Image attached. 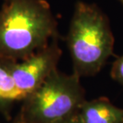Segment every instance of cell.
Listing matches in <instances>:
<instances>
[{"instance_id": "1", "label": "cell", "mask_w": 123, "mask_h": 123, "mask_svg": "<svg viewBox=\"0 0 123 123\" xmlns=\"http://www.w3.org/2000/svg\"><path fill=\"white\" fill-rule=\"evenodd\" d=\"M58 37L57 21L46 0H3L0 59L21 61Z\"/></svg>"}, {"instance_id": "2", "label": "cell", "mask_w": 123, "mask_h": 123, "mask_svg": "<svg viewBox=\"0 0 123 123\" xmlns=\"http://www.w3.org/2000/svg\"><path fill=\"white\" fill-rule=\"evenodd\" d=\"M66 43L78 77L93 76L113 55L114 37L110 20L94 3L78 1L75 4Z\"/></svg>"}, {"instance_id": "3", "label": "cell", "mask_w": 123, "mask_h": 123, "mask_svg": "<svg viewBox=\"0 0 123 123\" xmlns=\"http://www.w3.org/2000/svg\"><path fill=\"white\" fill-rule=\"evenodd\" d=\"M80 78L57 69L22 101L17 117L24 123H61L74 117L86 101Z\"/></svg>"}, {"instance_id": "4", "label": "cell", "mask_w": 123, "mask_h": 123, "mask_svg": "<svg viewBox=\"0 0 123 123\" xmlns=\"http://www.w3.org/2000/svg\"><path fill=\"white\" fill-rule=\"evenodd\" d=\"M58 38V37L52 39L43 48L21 61L0 59L11 74L23 99L58 69L62 56Z\"/></svg>"}, {"instance_id": "5", "label": "cell", "mask_w": 123, "mask_h": 123, "mask_svg": "<svg viewBox=\"0 0 123 123\" xmlns=\"http://www.w3.org/2000/svg\"><path fill=\"white\" fill-rule=\"evenodd\" d=\"M81 123H123V108L104 97L86 100L77 113Z\"/></svg>"}, {"instance_id": "6", "label": "cell", "mask_w": 123, "mask_h": 123, "mask_svg": "<svg viewBox=\"0 0 123 123\" xmlns=\"http://www.w3.org/2000/svg\"><path fill=\"white\" fill-rule=\"evenodd\" d=\"M23 100V96L17 89L11 74L0 60V102Z\"/></svg>"}, {"instance_id": "7", "label": "cell", "mask_w": 123, "mask_h": 123, "mask_svg": "<svg viewBox=\"0 0 123 123\" xmlns=\"http://www.w3.org/2000/svg\"><path fill=\"white\" fill-rule=\"evenodd\" d=\"M110 76L115 82L123 86V55L114 62L110 71Z\"/></svg>"}, {"instance_id": "8", "label": "cell", "mask_w": 123, "mask_h": 123, "mask_svg": "<svg viewBox=\"0 0 123 123\" xmlns=\"http://www.w3.org/2000/svg\"><path fill=\"white\" fill-rule=\"evenodd\" d=\"M61 123H81L79 122V120H78V117H77V114L74 115V117H70V118H69L68 120H66V121H64Z\"/></svg>"}, {"instance_id": "9", "label": "cell", "mask_w": 123, "mask_h": 123, "mask_svg": "<svg viewBox=\"0 0 123 123\" xmlns=\"http://www.w3.org/2000/svg\"><path fill=\"white\" fill-rule=\"evenodd\" d=\"M6 123H24V122H22L18 117H16L13 120V121H11V122H6Z\"/></svg>"}, {"instance_id": "10", "label": "cell", "mask_w": 123, "mask_h": 123, "mask_svg": "<svg viewBox=\"0 0 123 123\" xmlns=\"http://www.w3.org/2000/svg\"><path fill=\"white\" fill-rule=\"evenodd\" d=\"M118 1H119L120 2H121V3H122V6H123V0H118Z\"/></svg>"}]
</instances>
